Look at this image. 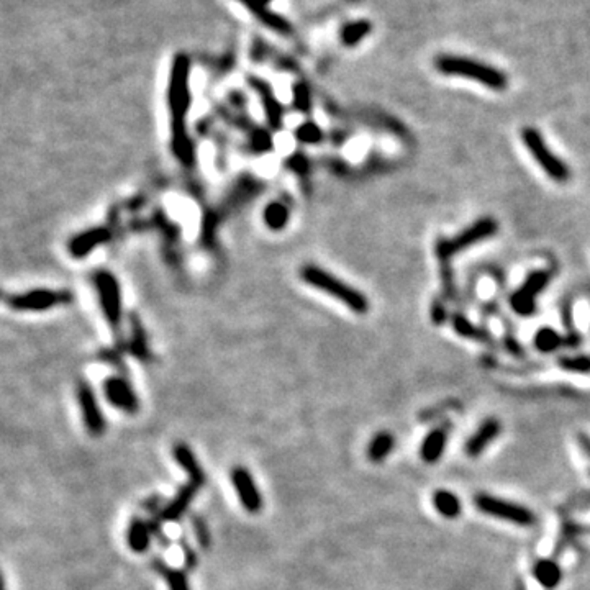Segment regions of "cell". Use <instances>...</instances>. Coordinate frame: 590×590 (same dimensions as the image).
I'll return each instance as SVG.
<instances>
[{
  "label": "cell",
  "instance_id": "25",
  "mask_svg": "<svg viewBox=\"0 0 590 590\" xmlns=\"http://www.w3.org/2000/svg\"><path fill=\"white\" fill-rule=\"evenodd\" d=\"M189 520H191V528L194 536H196L197 544L202 549H210L212 546V533H210V528L207 522L202 515L199 513H191L189 515Z\"/></svg>",
  "mask_w": 590,
  "mask_h": 590
},
{
  "label": "cell",
  "instance_id": "5",
  "mask_svg": "<svg viewBox=\"0 0 590 590\" xmlns=\"http://www.w3.org/2000/svg\"><path fill=\"white\" fill-rule=\"evenodd\" d=\"M497 222L494 218H481L476 223L467 227L464 232H461L451 239H441L437 244V254L439 261H449V258L454 254L464 251L472 244H477L484 239L491 238L497 232Z\"/></svg>",
  "mask_w": 590,
  "mask_h": 590
},
{
  "label": "cell",
  "instance_id": "9",
  "mask_svg": "<svg viewBox=\"0 0 590 590\" xmlns=\"http://www.w3.org/2000/svg\"><path fill=\"white\" fill-rule=\"evenodd\" d=\"M76 397L79 407H81L84 427L87 428L89 434H91V437H102L105 429H107V422H105L97 395L94 392L91 384L86 381L77 382Z\"/></svg>",
  "mask_w": 590,
  "mask_h": 590
},
{
  "label": "cell",
  "instance_id": "13",
  "mask_svg": "<svg viewBox=\"0 0 590 590\" xmlns=\"http://www.w3.org/2000/svg\"><path fill=\"white\" fill-rule=\"evenodd\" d=\"M203 484L196 482V481H187L184 486L177 489L176 495L171 500H168L166 505H164L163 512L159 513L164 523H177L181 522V518L189 512V507H191L192 500L199 494L200 489H202Z\"/></svg>",
  "mask_w": 590,
  "mask_h": 590
},
{
  "label": "cell",
  "instance_id": "6",
  "mask_svg": "<svg viewBox=\"0 0 590 590\" xmlns=\"http://www.w3.org/2000/svg\"><path fill=\"white\" fill-rule=\"evenodd\" d=\"M10 308L17 312H44L73 302L69 291H51V289H34V291L12 294L5 297Z\"/></svg>",
  "mask_w": 590,
  "mask_h": 590
},
{
  "label": "cell",
  "instance_id": "19",
  "mask_svg": "<svg viewBox=\"0 0 590 590\" xmlns=\"http://www.w3.org/2000/svg\"><path fill=\"white\" fill-rule=\"evenodd\" d=\"M533 576L544 589H554L561 582L563 572L558 563L551 561V559H541V561L534 564Z\"/></svg>",
  "mask_w": 590,
  "mask_h": 590
},
{
  "label": "cell",
  "instance_id": "24",
  "mask_svg": "<svg viewBox=\"0 0 590 590\" xmlns=\"http://www.w3.org/2000/svg\"><path fill=\"white\" fill-rule=\"evenodd\" d=\"M371 23L366 22V20H359V22H351L348 23L346 27L343 28L341 32V39L346 46H354L361 39L366 37V34L371 33Z\"/></svg>",
  "mask_w": 590,
  "mask_h": 590
},
{
  "label": "cell",
  "instance_id": "22",
  "mask_svg": "<svg viewBox=\"0 0 590 590\" xmlns=\"http://www.w3.org/2000/svg\"><path fill=\"white\" fill-rule=\"evenodd\" d=\"M291 218V210L281 202L269 203L264 210V223L271 230H282Z\"/></svg>",
  "mask_w": 590,
  "mask_h": 590
},
{
  "label": "cell",
  "instance_id": "12",
  "mask_svg": "<svg viewBox=\"0 0 590 590\" xmlns=\"http://www.w3.org/2000/svg\"><path fill=\"white\" fill-rule=\"evenodd\" d=\"M107 402L120 412L134 415L139 410V398L134 389L123 376H108L102 384Z\"/></svg>",
  "mask_w": 590,
  "mask_h": 590
},
{
  "label": "cell",
  "instance_id": "3",
  "mask_svg": "<svg viewBox=\"0 0 590 590\" xmlns=\"http://www.w3.org/2000/svg\"><path fill=\"white\" fill-rule=\"evenodd\" d=\"M300 279L308 286H312L318 291L332 295L338 302H341L344 307H348L351 312L356 313H366L369 310V300L366 295L361 294L356 287L349 286L341 279L333 276L332 272L325 271V269L307 264L300 269Z\"/></svg>",
  "mask_w": 590,
  "mask_h": 590
},
{
  "label": "cell",
  "instance_id": "7",
  "mask_svg": "<svg viewBox=\"0 0 590 590\" xmlns=\"http://www.w3.org/2000/svg\"><path fill=\"white\" fill-rule=\"evenodd\" d=\"M94 284L97 289V297L100 308L110 328L115 333L120 332L122 327V291L117 277L108 271H99L94 276Z\"/></svg>",
  "mask_w": 590,
  "mask_h": 590
},
{
  "label": "cell",
  "instance_id": "20",
  "mask_svg": "<svg viewBox=\"0 0 590 590\" xmlns=\"http://www.w3.org/2000/svg\"><path fill=\"white\" fill-rule=\"evenodd\" d=\"M395 446V438L391 432H379L368 446V458L372 463H382Z\"/></svg>",
  "mask_w": 590,
  "mask_h": 590
},
{
  "label": "cell",
  "instance_id": "18",
  "mask_svg": "<svg viewBox=\"0 0 590 590\" xmlns=\"http://www.w3.org/2000/svg\"><path fill=\"white\" fill-rule=\"evenodd\" d=\"M448 443V427H438L432 429L428 433V437L423 439L422 444V459L428 464H434L439 461V458L443 456L444 448H446Z\"/></svg>",
  "mask_w": 590,
  "mask_h": 590
},
{
  "label": "cell",
  "instance_id": "31",
  "mask_svg": "<svg viewBox=\"0 0 590 590\" xmlns=\"http://www.w3.org/2000/svg\"><path fill=\"white\" fill-rule=\"evenodd\" d=\"M168 566H169V564H168V561L163 556H159V554H156V556H153V559H151V567H153L154 572L163 574L164 569H166Z\"/></svg>",
  "mask_w": 590,
  "mask_h": 590
},
{
  "label": "cell",
  "instance_id": "16",
  "mask_svg": "<svg viewBox=\"0 0 590 590\" xmlns=\"http://www.w3.org/2000/svg\"><path fill=\"white\" fill-rule=\"evenodd\" d=\"M151 538L153 533L148 525V520L139 517V515L132 517L127 528L128 548L137 554H144L149 549V546H151Z\"/></svg>",
  "mask_w": 590,
  "mask_h": 590
},
{
  "label": "cell",
  "instance_id": "27",
  "mask_svg": "<svg viewBox=\"0 0 590 590\" xmlns=\"http://www.w3.org/2000/svg\"><path fill=\"white\" fill-rule=\"evenodd\" d=\"M177 544H179V549L182 551V559H184V569H186L187 572L194 571V569L199 567V554L191 543H189V539L186 538V534H181L177 539Z\"/></svg>",
  "mask_w": 590,
  "mask_h": 590
},
{
  "label": "cell",
  "instance_id": "17",
  "mask_svg": "<svg viewBox=\"0 0 590 590\" xmlns=\"http://www.w3.org/2000/svg\"><path fill=\"white\" fill-rule=\"evenodd\" d=\"M172 456H174V461L179 464V467H181L184 472H187L189 481H196V482H200V484H205L207 477H205L203 467L200 466L196 453L192 451V448L189 446V444H186V443L174 444Z\"/></svg>",
  "mask_w": 590,
  "mask_h": 590
},
{
  "label": "cell",
  "instance_id": "4",
  "mask_svg": "<svg viewBox=\"0 0 590 590\" xmlns=\"http://www.w3.org/2000/svg\"><path fill=\"white\" fill-rule=\"evenodd\" d=\"M522 142L527 149L532 154L534 161H536L544 172L549 177L558 182H566L569 179V168L567 164L561 161L551 149L548 143L544 142L543 134L536 128H523L522 130Z\"/></svg>",
  "mask_w": 590,
  "mask_h": 590
},
{
  "label": "cell",
  "instance_id": "23",
  "mask_svg": "<svg viewBox=\"0 0 590 590\" xmlns=\"http://www.w3.org/2000/svg\"><path fill=\"white\" fill-rule=\"evenodd\" d=\"M564 344V339L561 338V334H559L556 329L549 328V327H543L541 329H538L536 334H534V346H536L538 351L541 353H551V351H556L559 346H563Z\"/></svg>",
  "mask_w": 590,
  "mask_h": 590
},
{
  "label": "cell",
  "instance_id": "10",
  "mask_svg": "<svg viewBox=\"0 0 590 590\" xmlns=\"http://www.w3.org/2000/svg\"><path fill=\"white\" fill-rule=\"evenodd\" d=\"M548 271H534L527 277V281L522 284V287L510 297L512 308L522 317H529L536 310V297L544 291V287L549 284Z\"/></svg>",
  "mask_w": 590,
  "mask_h": 590
},
{
  "label": "cell",
  "instance_id": "30",
  "mask_svg": "<svg viewBox=\"0 0 590 590\" xmlns=\"http://www.w3.org/2000/svg\"><path fill=\"white\" fill-rule=\"evenodd\" d=\"M297 138L303 143H317L322 139V132H320L317 125L305 123L297 130Z\"/></svg>",
  "mask_w": 590,
  "mask_h": 590
},
{
  "label": "cell",
  "instance_id": "14",
  "mask_svg": "<svg viewBox=\"0 0 590 590\" xmlns=\"http://www.w3.org/2000/svg\"><path fill=\"white\" fill-rule=\"evenodd\" d=\"M110 239V232L103 227L89 228L86 232L79 233L68 243V251L73 258H86L87 254L96 251L100 244L107 243Z\"/></svg>",
  "mask_w": 590,
  "mask_h": 590
},
{
  "label": "cell",
  "instance_id": "29",
  "mask_svg": "<svg viewBox=\"0 0 590 590\" xmlns=\"http://www.w3.org/2000/svg\"><path fill=\"white\" fill-rule=\"evenodd\" d=\"M164 505H166V500H164L163 495L153 494V495H149V497L143 500L142 505H139V508H142L143 512H146L149 517H151V515L161 513Z\"/></svg>",
  "mask_w": 590,
  "mask_h": 590
},
{
  "label": "cell",
  "instance_id": "1",
  "mask_svg": "<svg viewBox=\"0 0 590 590\" xmlns=\"http://www.w3.org/2000/svg\"><path fill=\"white\" fill-rule=\"evenodd\" d=\"M169 112H171V148L182 164H192L196 149L187 132V113L191 108V89H189V63L186 58L174 63L171 82H169Z\"/></svg>",
  "mask_w": 590,
  "mask_h": 590
},
{
  "label": "cell",
  "instance_id": "28",
  "mask_svg": "<svg viewBox=\"0 0 590 590\" xmlns=\"http://www.w3.org/2000/svg\"><path fill=\"white\" fill-rule=\"evenodd\" d=\"M559 366L571 372H590L589 356H571L559 359Z\"/></svg>",
  "mask_w": 590,
  "mask_h": 590
},
{
  "label": "cell",
  "instance_id": "11",
  "mask_svg": "<svg viewBox=\"0 0 590 590\" xmlns=\"http://www.w3.org/2000/svg\"><path fill=\"white\" fill-rule=\"evenodd\" d=\"M230 481L237 492L239 503L248 513H259L264 507L263 495L259 492L253 474L244 466H233L230 471Z\"/></svg>",
  "mask_w": 590,
  "mask_h": 590
},
{
  "label": "cell",
  "instance_id": "2",
  "mask_svg": "<svg viewBox=\"0 0 590 590\" xmlns=\"http://www.w3.org/2000/svg\"><path fill=\"white\" fill-rule=\"evenodd\" d=\"M434 68L444 76L466 77L469 81H476L492 89V91H503L508 86V77L503 71L472 58L441 54L434 59Z\"/></svg>",
  "mask_w": 590,
  "mask_h": 590
},
{
  "label": "cell",
  "instance_id": "8",
  "mask_svg": "<svg viewBox=\"0 0 590 590\" xmlns=\"http://www.w3.org/2000/svg\"><path fill=\"white\" fill-rule=\"evenodd\" d=\"M476 505L482 513L491 515V517L512 522L518 527H532L534 523V515L532 510L522 505L507 502V500L492 497V495L481 494L476 497Z\"/></svg>",
  "mask_w": 590,
  "mask_h": 590
},
{
  "label": "cell",
  "instance_id": "15",
  "mask_svg": "<svg viewBox=\"0 0 590 590\" xmlns=\"http://www.w3.org/2000/svg\"><path fill=\"white\" fill-rule=\"evenodd\" d=\"M500 429H502V425H500L497 418L486 420V422L477 428V432L467 439V443H466L467 456L476 458L482 451H486L489 444H491L500 434Z\"/></svg>",
  "mask_w": 590,
  "mask_h": 590
},
{
  "label": "cell",
  "instance_id": "26",
  "mask_svg": "<svg viewBox=\"0 0 590 590\" xmlns=\"http://www.w3.org/2000/svg\"><path fill=\"white\" fill-rule=\"evenodd\" d=\"M161 576L164 577V581H166L169 590H191L186 569L168 566Z\"/></svg>",
  "mask_w": 590,
  "mask_h": 590
},
{
  "label": "cell",
  "instance_id": "21",
  "mask_svg": "<svg viewBox=\"0 0 590 590\" xmlns=\"http://www.w3.org/2000/svg\"><path fill=\"white\" fill-rule=\"evenodd\" d=\"M433 503L438 513L444 518H456L461 515V500L456 494L449 491H438L433 497Z\"/></svg>",
  "mask_w": 590,
  "mask_h": 590
}]
</instances>
